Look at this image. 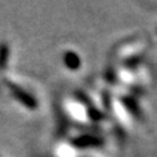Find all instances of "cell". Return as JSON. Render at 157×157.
I'll use <instances>...</instances> for the list:
<instances>
[{"label":"cell","mask_w":157,"mask_h":157,"mask_svg":"<svg viewBox=\"0 0 157 157\" xmlns=\"http://www.w3.org/2000/svg\"><path fill=\"white\" fill-rule=\"evenodd\" d=\"M123 103L126 105L128 110H129L132 115H135V116H137V117H141V110H140V106H139V104H137L132 98L124 97V98H123Z\"/></svg>","instance_id":"6da1fadb"}]
</instances>
